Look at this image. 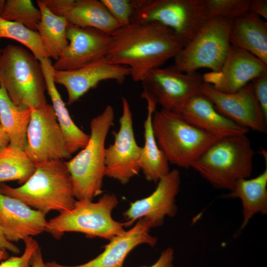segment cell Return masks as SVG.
I'll list each match as a JSON object with an SVG mask.
<instances>
[{"mask_svg":"<svg viewBox=\"0 0 267 267\" xmlns=\"http://www.w3.org/2000/svg\"><path fill=\"white\" fill-rule=\"evenodd\" d=\"M111 35L112 44L106 59L128 67L135 82L174 58L185 46L172 30L157 22L131 23Z\"/></svg>","mask_w":267,"mask_h":267,"instance_id":"obj_1","label":"cell"},{"mask_svg":"<svg viewBox=\"0 0 267 267\" xmlns=\"http://www.w3.org/2000/svg\"><path fill=\"white\" fill-rule=\"evenodd\" d=\"M0 191L47 214L71 210L76 201L70 173L63 160L35 164L29 178L18 187L0 183Z\"/></svg>","mask_w":267,"mask_h":267,"instance_id":"obj_2","label":"cell"},{"mask_svg":"<svg viewBox=\"0 0 267 267\" xmlns=\"http://www.w3.org/2000/svg\"><path fill=\"white\" fill-rule=\"evenodd\" d=\"M254 154L246 134L225 136L210 145L191 168L214 187L231 191L237 181L250 177Z\"/></svg>","mask_w":267,"mask_h":267,"instance_id":"obj_3","label":"cell"},{"mask_svg":"<svg viewBox=\"0 0 267 267\" xmlns=\"http://www.w3.org/2000/svg\"><path fill=\"white\" fill-rule=\"evenodd\" d=\"M114 118V108L107 105L90 121V133L86 146L75 157L65 161L77 200L92 201L102 193L105 176V143Z\"/></svg>","mask_w":267,"mask_h":267,"instance_id":"obj_4","label":"cell"},{"mask_svg":"<svg viewBox=\"0 0 267 267\" xmlns=\"http://www.w3.org/2000/svg\"><path fill=\"white\" fill-rule=\"evenodd\" d=\"M152 127L169 163L186 169L220 138L191 125L180 113L163 109L154 113Z\"/></svg>","mask_w":267,"mask_h":267,"instance_id":"obj_5","label":"cell"},{"mask_svg":"<svg viewBox=\"0 0 267 267\" xmlns=\"http://www.w3.org/2000/svg\"><path fill=\"white\" fill-rule=\"evenodd\" d=\"M0 85L16 106L33 109L47 103L40 61L23 47L8 44L2 49Z\"/></svg>","mask_w":267,"mask_h":267,"instance_id":"obj_6","label":"cell"},{"mask_svg":"<svg viewBox=\"0 0 267 267\" xmlns=\"http://www.w3.org/2000/svg\"><path fill=\"white\" fill-rule=\"evenodd\" d=\"M118 204L117 197L109 193L103 194L96 202L76 200L71 210L47 221L45 231L57 239L65 232H77L89 238L111 240L126 231L124 222H117L112 217Z\"/></svg>","mask_w":267,"mask_h":267,"instance_id":"obj_7","label":"cell"},{"mask_svg":"<svg viewBox=\"0 0 267 267\" xmlns=\"http://www.w3.org/2000/svg\"><path fill=\"white\" fill-rule=\"evenodd\" d=\"M232 20L220 17L209 19L175 57L174 65L185 73L201 68L219 71L230 46L229 35Z\"/></svg>","mask_w":267,"mask_h":267,"instance_id":"obj_8","label":"cell"},{"mask_svg":"<svg viewBox=\"0 0 267 267\" xmlns=\"http://www.w3.org/2000/svg\"><path fill=\"white\" fill-rule=\"evenodd\" d=\"M209 19L206 0H144L131 23H159L172 30L185 45Z\"/></svg>","mask_w":267,"mask_h":267,"instance_id":"obj_9","label":"cell"},{"mask_svg":"<svg viewBox=\"0 0 267 267\" xmlns=\"http://www.w3.org/2000/svg\"><path fill=\"white\" fill-rule=\"evenodd\" d=\"M141 96H148L162 109L180 113L187 101L199 93L203 76L197 71L185 73L174 65L150 71L141 81Z\"/></svg>","mask_w":267,"mask_h":267,"instance_id":"obj_10","label":"cell"},{"mask_svg":"<svg viewBox=\"0 0 267 267\" xmlns=\"http://www.w3.org/2000/svg\"><path fill=\"white\" fill-rule=\"evenodd\" d=\"M24 151L35 164L71 158L52 105L32 109Z\"/></svg>","mask_w":267,"mask_h":267,"instance_id":"obj_11","label":"cell"},{"mask_svg":"<svg viewBox=\"0 0 267 267\" xmlns=\"http://www.w3.org/2000/svg\"><path fill=\"white\" fill-rule=\"evenodd\" d=\"M122 113L120 128L114 134V141L105 149V175L127 184L140 169L141 147L136 143L133 115L128 100L122 98Z\"/></svg>","mask_w":267,"mask_h":267,"instance_id":"obj_12","label":"cell"},{"mask_svg":"<svg viewBox=\"0 0 267 267\" xmlns=\"http://www.w3.org/2000/svg\"><path fill=\"white\" fill-rule=\"evenodd\" d=\"M68 45L52 64L55 71L75 70L106 58L112 44L111 35L93 28L69 23Z\"/></svg>","mask_w":267,"mask_h":267,"instance_id":"obj_13","label":"cell"},{"mask_svg":"<svg viewBox=\"0 0 267 267\" xmlns=\"http://www.w3.org/2000/svg\"><path fill=\"white\" fill-rule=\"evenodd\" d=\"M199 93L210 100L219 112L239 126L266 133L267 122L255 97L251 83L236 92L226 93L203 82Z\"/></svg>","mask_w":267,"mask_h":267,"instance_id":"obj_14","label":"cell"},{"mask_svg":"<svg viewBox=\"0 0 267 267\" xmlns=\"http://www.w3.org/2000/svg\"><path fill=\"white\" fill-rule=\"evenodd\" d=\"M155 190L149 196L131 203L124 213L125 226L144 218L151 228L162 225L165 216L173 217L177 212L175 198L180 184L179 172L174 169L160 178Z\"/></svg>","mask_w":267,"mask_h":267,"instance_id":"obj_15","label":"cell"},{"mask_svg":"<svg viewBox=\"0 0 267 267\" xmlns=\"http://www.w3.org/2000/svg\"><path fill=\"white\" fill-rule=\"evenodd\" d=\"M267 74V64L242 48L230 44L221 69L203 75L204 83L226 93H234L255 78Z\"/></svg>","mask_w":267,"mask_h":267,"instance_id":"obj_16","label":"cell"},{"mask_svg":"<svg viewBox=\"0 0 267 267\" xmlns=\"http://www.w3.org/2000/svg\"><path fill=\"white\" fill-rule=\"evenodd\" d=\"M129 76L128 67L112 63L104 58L75 70H54L53 79L55 84L66 89L67 104L71 105L100 82L110 80L121 84Z\"/></svg>","mask_w":267,"mask_h":267,"instance_id":"obj_17","label":"cell"},{"mask_svg":"<svg viewBox=\"0 0 267 267\" xmlns=\"http://www.w3.org/2000/svg\"><path fill=\"white\" fill-rule=\"evenodd\" d=\"M151 227L144 218L137 220L128 230L117 235L104 246L103 251L88 262L75 266L60 265L55 261L45 263V267H123L128 254L136 246L147 244L156 245L157 238L149 233Z\"/></svg>","mask_w":267,"mask_h":267,"instance_id":"obj_18","label":"cell"},{"mask_svg":"<svg viewBox=\"0 0 267 267\" xmlns=\"http://www.w3.org/2000/svg\"><path fill=\"white\" fill-rule=\"evenodd\" d=\"M46 214L0 191V227L6 239L18 242L45 231Z\"/></svg>","mask_w":267,"mask_h":267,"instance_id":"obj_19","label":"cell"},{"mask_svg":"<svg viewBox=\"0 0 267 267\" xmlns=\"http://www.w3.org/2000/svg\"><path fill=\"white\" fill-rule=\"evenodd\" d=\"M43 0L53 13L73 25L95 28L110 35L121 27L101 0Z\"/></svg>","mask_w":267,"mask_h":267,"instance_id":"obj_20","label":"cell"},{"mask_svg":"<svg viewBox=\"0 0 267 267\" xmlns=\"http://www.w3.org/2000/svg\"><path fill=\"white\" fill-rule=\"evenodd\" d=\"M180 114L191 125L220 138L249 132L219 112L199 93L187 101Z\"/></svg>","mask_w":267,"mask_h":267,"instance_id":"obj_21","label":"cell"},{"mask_svg":"<svg viewBox=\"0 0 267 267\" xmlns=\"http://www.w3.org/2000/svg\"><path fill=\"white\" fill-rule=\"evenodd\" d=\"M44 74L47 94L50 96L57 121L62 130L66 147L72 154L84 148L87 144L89 134L81 130L73 122L58 92L53 79L54 70L49 58L39 60Z\"/></svg>","mask_w":267,"mask_h":267,"instance_id":"obj_22","label":"cell"},{"mask_svg":"<svg viewBox=\"0 0 267 267\" xmlns=\"http://www.w3.org/2000/svg\"><path fill=\"white\" fill-rule=\"evenodd\" d=\"M229 40L267 64V23L261 17L248 12L233 19Z\"/></svg>","mask_w":267,"mask_h":267,"instance_id":"obj_23","label":"cell"},{"mask_svg":"<svg viewBox=\"0 0 267 267\" xmlns=\"http://www.w3.org/2000/svg\"><path fill=\"white\" fill-rule=\"evenodd\" d=\"M141 97L147 102V112L144 122V142L141 147L140 169L146 180L157 182L170 172L169 163L158 146L153 130L152 117L156 111L157 103L149 96Z\"/></svg>","mask_w":267,"mask_h":267,"instance_id":"obj_24","label":"cell"},{"mask_svg":"<svg viewBox=\"0 0 267 267\" xmlns=\"http://www.w3.org/2000/svg\"><path fill=\"white\" fill-rule=\"evenodd\" d=\"M226 198H239L243 208V220L241 228L245 227L256 214H267V167L256 177L237 181Z\"/></svg>","mask_w":267,"mask_h":267,"instance_id":"obj_25","label":"cell"},{"mask_svg":"<svg viewBox=\"0 0 267 267\" xmlns=\"http://www.w3.org/2000/svg\"><path fill=\"white\" fill-rule=\"evenodd\" d=\"M32 109L15 105L0 85V124L11 146L24 150Z\"/></svg>","mask_w":267,"mask_h":267,"instance_id":"obj_26","label":"cell"},{"mask_svg":"<svg viewBox=\"0 0 267 267\" xmlns=\"http://www.w3.org/2000/svg\"><path fill=\"white\" fill-rule=\"evenodd\" d=\"M37 3L42 14L37 32L49 57L56 60L68 45L66 29L69 23L64 17L53 13L43 0H38Z\"/></svg>","mask_w":267,"mask_h":267,"instance_id":"obj_27","label":"cell"},{"mask_svg":"<svg viewBox=\"0 0 267 267\" xmlns=\"http://www.w3.org/2000/svg\"><path fill=\"white\" fill-rule=\"evenodd\" d=\"M35 170V164L24 150L9 144L0 153V182L16 180L22 185Z\"/></svg>","mask_w":267,"mask_h":267,"instance_id":"obj_28","label":"cell"},{"mask_svg":"<svg viewBox=\"0 0 267 267\" xmlns=\"http://www.w3.org/2000/svg\"><path fill=\"white\" fill-rule=\"evenodd\" d=\"M0 38L11 39L23 44L39 60L49 58L38 32L30 30L20 23L9 21L0 16Z\"/></svg>","mask_w":267,"mask_h":267,"instance_id":"obj_29","label":"cell"},{"mask_svg":"<svg viewBox=\"0 0 267 267\" xmlns=\"http://www.w3.org/2000/svg\"><path fill=\"white\" fill-rule=\"evenodd\" d=\"M0 17L20 23L30 30L37 32L42 14L31 0H7Z\"/></svg>","mask_w":267,"mask_h":267,"instance_id":"obj_30","label":"cell"},{"mask_svg":"<svg viewBox=\"0 0 267 267\" xmlns=\"http://www.w3.org/2000/svg\"><path fill=\"white\" fill-rule=\"evenodd\" d=\"M250 0H206L209 18L234 19L249 12Z\"/></svg>","mask_w":267,"mask_h":267,"instance_id":"obj_31","label":"cell"},{"mask_svg":"<svg viewBox=\"0 0 267 267\" xmlns=\"http://www.w3.org/2000/svg\"><path fill=\"white\" fill-rule=\"evenodd\" d=\"M113 17L121 26L131 23L135 11L139 8L143 0H101Z\"/></svg>","mask_w":267,"mask_h":267,"instance_id":"obj_32","label":"cell"},{"mask_svg":"<svg viewBox=\"0 0 267 267\" xmlns=\"http://www.w3.org/2000/svg\"><path fill=\"white\" fill-rule=\"evenodd\" d=\"M25 244L24 252L21 256H12L2 261L0 267H31V260L34 252L39 248L38 242L32 237L23 240Z\"/></svg>","mask_w":267,"mask_h":267,"instance_id":"obj_33","label":"cell"},{"mask_svg":"<svg viewBox=\"0 0 267 267\" xmlns=\"http://www.w3.org/2000/svg\"><path fill=\"white\" fill-rule=\"evenodd\" d=\"M251 83L255 97L267 122V74L255 78Z\"/></svg>","mask_w":267,"mask_h":267,"instance_id":"obj_34","label":"cell"},{"mask_svg":"<svg viewBox=\"0 0 267 267\" xmlns=\"http://www.w3.org/2000/svg\"><path fill=\"white\" fill-rule=\"evenodd\" d=\"M174 250L170 247L164 250L161 254L159 259L150 266L140 267H174Z\"/></svg>","mask_w":267,"mask_h":267,"instance_id":"obj_35","label":"cell"},{"mask_svg":"<svg viewBox=\"0 0 267 267\" xmlns=\"http://www.w3.org/2000/svg\"><path fill=\"white\" fill-rule=\"evenodd\" d=\"M249 12L267 19V0H250Z\"/></svg>","mask_w":267,"mask_h":267,"instance_id":"obj_36","label":"cell"},{"mask_svg":"<svg viewBox=\"0 0 267 267\" xmlns=\"http://www.w3.org/2000/svg\"><path fill=\"white\" fill-rule=\"evenodd\" d=\"M0 249L10 251L14 254H18L20 252V250L18 246L6 239L0 227Z\"/></svg>","mask_w":267,"mask_h":267,"instance_id":"obj_37","label":"cell"},{"mask_svg":"<svg viewBox=\"0 0 267 267\" xmlns=\"http://www.w3.org/2000/svg\"><path fill=\"white\" fill-rule=\"evenodd\" d=\"M31 266V267H45L40 247L34 252L32 257Z\"/></svg>","mask_w":267,"mask_h":267,"instance_id":"obj_38","label":"cell"},{"mask_svg":"<svg viewBox=\"0 0 267 267\" xmlns=\"http://www.w3.org/2000/svg\"><path fill=\"white\" fill-rule=\"evenodd\" d=\"M9 144L8 136L0 125V153Z\"/></svg>","mask_w":267,"mask_h":267,"instance_id":"obj_39","label":"cell"},{"mask_svg":"<svg viewBox=\"0 0 267 267\" xmlns=\"http://www.w3.org/2000/svg\"><path fill=\"white\" fill-rule=\"evenodd\" d=\"M9 257L7 251L0 249V261H4Z\"/></svg>","mask_w":267,"mask_h":267,"instance_id":"obj_40","label":"cell"},{"mask_svg":"<svg viewBox=\"0 0 267 267\" xmlns=\"http://www.w3.org/2000/svg\"><path fill=\"white\" fill-rule=\"evenodd\" d=\"M6 0H0V16L1 15L5 6Z\"/></svg>","mask_w":267,"mask_h":267,"instance_id":"obj_41","label":"cell"},{"mask_svg":"<svg viewBox=\"0 0 267 267\" xmlns=\"http://www.w3.org/2000/svg\"><path fill=\"white\" fill-rule=\"evenodd\" d=\"M1 52H2V49L0 48V56L1 54Z\"/></svg>","mask_w":267,"mask_h":267,"instance_id":"obj_42","label":"cell"},{"mask_svg":"<svg viewBox=\"0 0 267 267\" xmlns=\"http://www.w3.org/2000/svg\"></svg>","mask_w":267,"mask_h":267,"instance_id":"obj_43","label":"cell"}]
</instances>
